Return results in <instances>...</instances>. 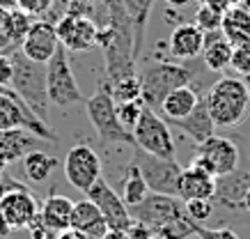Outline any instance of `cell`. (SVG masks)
I'll list each match as a JSON object with an SVG mask.
<instances>
[{
  "label": "cell",
  "mask_w": 250,
  "mask_h": 239,
  "mask_svg": "<svg viewBox=\"0 0 250 239\" xmlns=\"http://www.w3.org/2000/svg\"><path fill=\"white\" fill-rule=\"evenodd\" d=\"M202 5H209V7H213V9H218V12H228L229 9V2L228 0H202Z\"/></svg>",
  "instance_id": "40"
},
{
  "label": "cell",
  "mask_w": 250,
  "mask_h": 239,
  "mask_svg": "<svg viewBox=\"0 0 250 239\" xmlns=\"http://www.w3.org/2000/svg\"><path fill=\"white\" fill-rule=\"evenodd\" d=\"M39 214L37 200L25 186L12 189V191L0 196V216L7 223L9 230L14 228H28Z\"/></svg>",
  "instance_id": "14"
},
{
  "label": "cell",
  "mask_w": 250,
  "mask_h": 239,
  "mask_svg": "<svg viewBox=\"0 0 250 239\" xmlns=\"http://www.w3.org/2000/svg\"><path fill=\"white\" fill-rule=\"evenodd\" d=\"M167 127H174V129H182L184 136H188L195 145H200L202 140H207L209 136L216 133V124L211 120V113L207 108L205 97H200L195 104V108L190 110L186 117H179V120H166Z\"/></svg>",
  "instance_id": "19"
},
{
  "label": "cell",
  "mask_w": 250,
  "mask_h": 239,
  "mask_svg": "<svg viewBox=\"0 0 250 239\" xmlns=\"http://www.w3.org/2000/svg\"><path fill=\"white\" fill-rule=\"evenodd\" d=\"M216 193V177L209 175L207 170L197 168L195 163H188L186 168H182L179 182H177V198L182 202L186 200H211Z\"/></svg>",
  "instance_id": "17"
},
{
  "label": "cell",
  "mask_w": 250,
  "mask_h": 239,
  "mask_svg": "<svg viewBox=\"0 0 250 239\" xmlns=\"http://www.w3.org/2000/svg\"><path fill=\"white\" fill-rule=\"evenodd\" d=\"M83 2H92V0H83Z\"/></svg>",
  "instance_id": "49"
},
{
  "label": "cell",
  "mask_w": 250,
  "mask_h": 239,
  "mask_svg": "<svg viewBox=\"0 0 250 239\" xmlns=\"http://www.w3.org/2000/svg\"><path fill=\"white\" fill-rule=\"evenodd\" d=\"M5 166H7V161H5V159H2V154H0V177L5 175Z\"/></svg>",
  "instance_id": "46"
},
{
  "label": "cell",
  "mask_w": 250,
  "mask_h": 239,
  "mask_svg": "<svg viewBox=\"0 0 250 239\" xmlns=\"http://www.w3.org/2000/svg\"><path fill=\"white\" fill-rule=\"evenodd\" d=\"M149 193V186L145 182L143 173L138 170V166L133 161L126 166L124 177H122V200L126 202V207H133L138 202H143Z\"/></svg>",
  "instance_id": "27"
},
{
  "label": "cell",
  "mask_w": 250,
  "mask_h": 239,
  "mask_svg": "<svg viewBox=\"0 0 250 239\" xmlns=\"http://www.w3.org/2000/svg\"><path fill=\"white\" fill-rule=\"evenodd\" d=\"M64 175L74 189L85 193L101 177V159L90 145H74L64 159Z\"/></svg>",
  "instance_id": "12"
},
{
  "label": "cell",
  "mask_w": 250,
  "mask_h": 239,
  "mask_svg": "<svg viewBox=\"0 0 250 239\" xmlns=\"http://www.w3.org/2000/svg\"><path fill=\"white\" fill-rule=\"evenodd\" d=\"M60 46V39H58V32H55V25L44 21V19H39L35 21L30 28V32L25 35V39L21 42V53L25 58H30L35 62H46L53 58L55 48Z\"/></svg>",
  "instance_id": "15"
},
{
  "label": "cell",
  "mask_w": 250,
  "mask_h": 239,
  "mask_svg": "<svg viewBox=\"0 0 250 239\" xmlns=\"http://www.w3.org/2000/svg\"><path fill=\"white\" fill-rule=\"evenodd\" d=\"M133 221L147 225L156 237L163 239H188L193 235V221L184 212V202L177 196L147 193L143 202L129 207Z\"/></svg>",
  "instance_id": "1"
},
{
  "label": "cell",
  "mask_w": 250,
  "mask_h": 239,
  "mask_svg": "<svg viewBox=\"0 0 250 239\" xmlns=\"http://www.w3.org/2000/svg\"><path fill=\"white\" fill-rule=\"evenodd\" d=\"M12 129H25L46 143L58 145V136L48 127V122L39 120L9 85H0V131H12Z\"/></svg>",
  "instance_id": "6"
},
{
  "label": "cell",
  "mask_w": 250,
  "mask_h": 239,
  "mask_svg": "<svg viewBox=\"0 0 250 239\" xmlns=\"http://www.w3.org/2000/svg\"><path fill=\"white\" fill-rule=\"evenodd\" d=\"M197 92L190 87V85H182V87H174L172 92L166 94V99L161 101L159 113L163 120H179V117H186L195 108L197 104Z\"/></svg>",
  "instance_id": "24"
},
{
  "label": "cell",
  "mask_w": 250,
  "mask_h": 239,
  "mask_svg": "<svg viewBox=\"0 0 250 239\" xmlns=\"http://www.w3.org/2000/svg\"><path fill=\"white\" fill-rule=\"evenodd\" d=\"M250 186V163L248 166H239L236 170L216 177V193H213V202H218L225 209H243V196Z\"/></svg>",
  "instance_id": "16"
},
{
  "label": "cell",
  "mask_w": 250,
  "mask_h": 239,
  "mask_svg": "<svg viewBox=\"0 0 250 239\" xmlns=\"http://www.w3.org/2000/svg\"><path fill=\"white\" fill-rule=\"evenodd\" d=\"M32 23H35V16L25 14L16 7L12 9V35H14V46H21V42L25 39V35L30 32Z\"/></svg>",
  "instance_id": "32"
},
{
  "label": "cell",
  "mask_w": 250,
  "mask_h": 239,
  "mask_svg": "<svg viewBox=\"0 0 250 239\" xmlns=\"http://www.w3.org/2000/svg\"><path fill=\"white\" fill-rule=\"evenodd\" d=\"M85 196H87V200H92L99 207L101 216L106 218L108 228H113V230H129V225L133 223L129 207H126V202L122 200L120 193L115 191L104 177H99L85 191Z\"/></svg>",
  "instance_id": "11"
},
{
  "label": "cell",
  "mask_w": 250,
  "mask_h": 239,
  "mask_svg": "<svg viewBox=\"0 0 250 239\" xmlns=\"http://www.w3.org/2000/svg\"><path fill=\"white\" fill-rule=\"evenodd\" d=\"M12 60V83L9 87L21 97L32 113L48 122V90H46V65L35 62L21 53V48H16L9 53Z\"/></svg>",
  "instance_id": "3"
},
{
  "label": "cell",
  "mask_w": 250,
  "mask_h": 239,
  "mask_svg": "<svg viewBox=\"0 0 250 239\" xmlns=\"http://www.w3.org/2000/svg\"><path fill=\"white\" fill-rule=\"evenodd\" d=\"M184 212H186V216H188L193 223H205L213 214V200H202V198L186 200L184 202Z\"/></svg>",
  "instance_id": "31"
},
{
  "label": "cell",
  "mask_w": 250,
  "mask_h": 239,
  "mask_svg": "<svg viewBox=\"0 0 250 239\" xmlns=\"http://www.w3.org/2000/svg\"><path fill=\"white\" fill-rule=\"evenodd\" d=\"M108 87H110V97H113L115 104L143 101V83H140L138 71L136 74H126V76H122V78H117V81H113V83H108Z\"/></svg>",
  "instance_id": "29"
},
{
  "label": "cell",
  "mask_w": 250,
  "mask_h": 239,
  "mask_svg": "<svg viewBox=\"0 0 250 239\" xmlns=\"http://www.w3.org/2000/svg\"><path fill=\"white\" fill-rule=\"evenodd\" d=\"M140 83H143V101L145 106L159 110L161 101L166 99L167 92H172L174 87L188 85L193 78V69L177 65L166 58H154L152 62H147L143 71L138 74Z\"/></svg>",
  "instance_id": "4"
},
{
  "label": "cell",
  "mask_w": 250,
  "mask_h": 239,
  "mask_svg": "<svg viewBox=\"0 0 250 239\" xmlns=\"http://www.w3.org/2000/svg\"><path fill=\"white\" fill-rule=\"evenodd\" d=\"M207 108L211 113L216 129H234L248 117L250 94L241 78L223 76L205 94Z\"/></svg>",
  "instance_id": "2"
},
{
  "label": "cell",
  "mask_w": 250,
  "mask_h": 239,
  "mask_svg": "<svg viewBox=\"0 0 250 239\" xmlns=\"http://www.w3.org/2000/svg\"><path fill=\"white\" fill-rule=\"evenodd\" d=\"M46 90H48V101L60 108L85 104V94L78 87V81L69 62V51L62 44L55 48L53 58L46 62Z\"/></svg>",
  "instance_id": "7"
},
{
  "label": "cell",
  "mask_w": 250,
  "mask_h": 239,
  "mask_svg": "<svg viewBox=\"0 0 250 239\" xmlns=\"http://www.w3.org/2000/svg\"><path fill=\"white\" fill-rule=\"evenodd\" d=\"M241 81H243V85H246V90H248V94H250V74H246Z\"/></svg>",
  "instance_id": "47"
},
{
  "label": "cell",
  "mask_w": 250,
  "mask_h": 239,
  "mask_svg": "<svg viewBox=\"0 0 250 239\" xmlns=\"http://www.w3.org/2000/svg\"><path fill=\"white\" fill-rule=\"evenodd\" d=\"M71 228L83 232L87 239H104V235L108 232L106 218L101 216L97 205L92 200H87V198L74 202V209H71Z\"/></svg>",
  "instance_id": "20"
},
{
  "label": "cell",
  "mask_w": 250,
  "mask_h": 239,
  "mask_svg": "<svg viewBox=\"0 0 250 239\" xmlns=\"http://www.w3.org/2000/svg\"><path fill=\"white\" fill-rule=\"evenodd\" d=\"M229 2V7H236V5H246L248 0H228Z\"/></svg>",
  "instance_id": "45"
},
{
  "label": "cell",
  "mask_w": 250,
  "mask_h": 239,
  "mask_svg": "<svg viewBox=\"0 0 250 239\" xmlns=\"http://www.w3.org/2000/svg\"><path fill=\"white\" fill-rule=\"evenodd\" d=\"M85 110H87V117H90L92 127H94V131H97L99 140L104 145L133 147V136L117 117V106L110 97V87H108L106 81H101L97 92L92 94L90 99H85Z\"/></svg>",
  "instance_id": "5"
},
{
  "label": "cell",
  "mask_w": 250,
  "mask_h": 239,
  "mask_svg": "<svg viewBox=\"0 0 250 239\" xmlns=\"http://www.w3.org/2000/svg\"><path fill=\"white\" fill-rule=\"evenodd\" d=\"M193 235L197 239H239V235L229 228H207L202 223H193Z\"/></svg>",
  "instance_id": "35"
},
{
  "label": "cell",
  "mask_w": 250,
  "mask_h": 239,
  "mask_svg": "<svg viewBox=\"0 0 250 239\" xmlns=\"http://www.w3.org/2000/svg\"><path fill=\"white\" fill-rule=\"evenodd\" d=\"M188 2H193V0H166V5H170V7H184Z\"/></svg>",
  "instance_id": "42"
},
{
  "label": "cell",
  "mask_w": 250,
  "mask_h": 239,
  "mask_svg": "<svg viewBox=\"0 0 250 239\" xmlns=\"http://www.w3.org/2000/svg\"><path fill=\"white\" fill-rule=\"evenodd\" d=\"M243 209L250 214V186H248V191H246V196H243Z\"/></svg>",
  "instance_id": "44"
},
{
  "label": "cell",
  "mask_w": 250,
  "mask_h": 239,
  "mask_svg": "<svg viewBox=\"0 0 250 239\" xmlns=\"http://www.w3.org/2000/svg\"><path fill=\"white\" fill-rule=\"evenodd\" d=\"M152 239H163V237H156V235H154V237H152Z\"/></svg>",
  "instance_id": "48"
},
{
  "label": "cell",
  "mask_w": 250,
  "mask_h": 239,
  "mask_svg": "<svg viewBox=\"0 0 250 239\" xmlns=\"http://www.w3.org/2000/svg\"><path fill=\"white\" fill-rule=\"evenodd\" d=\"M104 239H129V235H126V230H113V228H108Z\"/></svg>",
  "instance_id": "41"
},
{
  "label": "cell",
  "mask_w": 250,
  "mask_h": 239,
  "mask_svg": "<svg viewBox=\"0 0 250 239\" xmlns=\"http://www.w3.org/2000/svg\"><path fill=\"white\" fill-rule=\"evenodd\" d=\"M193 19H195L193 23L202 32H216V30H220V25H223V12L209 7V5H202V7L195 12Z\"/></svg>",
  "instance_id": "30"
},
{
  "label": "cell",
  "mask_w": 250,
  "mask_h": 239,
  "mask_svg": "<svg viewBox=\"0 0 250 239\" xmlns=\"http://www.w3.org/2000/svg\"><path fill=\"white\" fill-rule=\"evenodd\" d=\"M71 209H74V200H69L67 196L51 193L39 207V221L44 223L46 230L55 235V232L71 228Z\"/></svg>",
  "instance_id": "22"
},
{
  "label": "cell",
  "mask_w": 250,
  "mask_h": 239,
  "mask_svg": "<svg viewBox=\"0 0 250 239\" xmlns=\"http://www.w3.org/2000/svg\"><path fill=\"white\" fill-rule=\"evenodd\" d=\"M53 239H87V237H85L83 232H78L76 228H67V230L58 232V237H53Z\"/></svg>",
  "instance_id": "39"
},
{
  "label": "cell",
  "mask_w": 250,
  "mask_h": 239,
  "mask_svg": "<svg viewBox=\"0 0 250 239\" xmlns=\"http://www.w3.org/2000/svg\"><path fill=\"white\" fill-rule=\"evenodd\" d=\"M223 35L228 37L232 46H243L250 44V9L243 5L229 7L223 14V25H220Z\"/></svg>",
  "instance_id": "25"
},
{
  "label": "cell",
  "mask_w": 250,
  "mask_h": 239,
  "mask_svg": "<svg viewBox=\"0 0 250 239\" xmlns=\"http://www.w3.org/2000/svg\"><path fill=\"white\" fill-rule=\"evenodd\" d=\"M190 163L207 170L213 177H220V175H228V173H232V170L241 166V150H239L236 140L213 133V136H209L197 145L195 159Z\"/></svg>",
  "instance_id": "9"
},
{
  "label": "cell",
  "mask_w": 250,
  "mask_h": 239,
  "mask_svg": "<svg viewBox=\"0 0 250 239\" xmlns=\"http://www.w3.org/2000/svg\"><path fill=\"white\" fill-rule=\"evenodd\" d=\"M229 67L236 71V74H250V44H243V46H234L232 48V60H229Z\"/></svg>",
  "instance_id": "36"
},
{
  "label": "cell",
  "mask_w": 250,
  "mask_h": 239,
  "mask_svg": "<svg viewBox=\"0 0 250 239\" xmlns=\"http://www.w3.org/2000/svg\"><path fill=\"white\" fill-rule=\"evenodd\" d=\"M53 5V0H19L16 7L30 16H44Z\"/></svg>",
  "instance_id": "37"
},
{
  "label": "cell",
  "mask_w": 250,
  "mask_h": 239,
  "mask_svg": "<svg viewBox=\"0 0 250 239\" xmlns=\"http://www.w3.org/2000/svg\"><path fill=\"white\" fill-rule=\"evenodd\" d=\"M14 46L12 35V9H0V53H5Z\"/></svg>",
  "instance_id": "34"
},
{
  "label": "cell",
  "mask_w": 250,
  "mask_h": 239,
  "mask_svg": "<svg viewBox=\"0 0 250 239\" xmlns=\"http://www.w3.org/2000/svg\"><path fill=\"white\" fill-rule=\"evenodd\" d=\"M205 48V32L195 23H179L170 32L167 53L172 60H195Z\"/></svg>",
  "instance_id": "18"
},
{
  "label": "cell",
  "mask_w": 250,
  "mask_h": 239,
  "mask_svg": "<svg viewBox=\"0 0 250 239\" xmlns=\"http://www.w3.org/2000/svg\"><path fill=\"white\" fill-rule=\"evenodd\" d=\"M55 32H58L60 44L67 51H87V48L97 46L99 25L90 16L64 14L55 23Z\"/></svg>",
  "instance_id": "13"
},
{
  "label": "cell",
  "mask_w": 250,
  "mask_h": 239,
  "mask_svg": "<svg viewBox=\"0 0 250 239\" xmlns=\"http://www.w3.org/2000/svg\"><path fill=\"white\" fill-rule=\"evenodd\" d=\"M232 44L228 42V37L223 35V30L216 32H205V48H202V58L209 71L220 74L223 69L229 67L232 60Z\"/></svg>",
  "instance_id": "23"
},
{
  "label": "cell",
  "mask_w": 250,
  "mask_h": 239,
  "mask_svg": "<svg viewBox=\"0 0 250 239\" xmlns=\"http://www.w3.org/2000/svg\"><path fill=\"white\" fill-rule=\"evenodd\" d=\"M19 0H0V9H16Z\"/></svg>",
  "instance_id": "43"
},
{
  "label": "cell",
  "mask_w": 250,
  "mask_h": 239,
  "mask_svg": "<svg viewBox=\"0 0 250 239\" xmlns=\"http://www.w3.org/2000/svg\"><path fill=\"white\" fill-rule=\"evenodd\" d=\"M131 161L143 173L145 182L152 193H166V196H177V182L182 175V166L177 159H163L143 152L140 147H133V159Z\"/></svg>",
  "instance_id": "10"
},
{
  "label": "cell",
  "mask_w": 250,
  "mask_h": 239,
  "mask_svg": "<svg viewBox=\"0 0 250 239\" xmlns=\"http://www.w3.org/2000/svg\"><path fill=\"white\" fill-rule=\"evenodd\" d=\"M9 83H12V60H9V55L0 53V85Z\"/></svg>",
  "instance_id": "38"
},
{
  "label": "cell",
  "mask_w": 250,
  "mask_h": 239,
  "mask_svg": "<svg viewBox=\"0 0 250 239\" xmlns=\"http://www.w3.org/2000/svg\"><path fill=\"white\" fill-rule=\"evenodd\" d=\"M124 12L131 21V30H133V53L136 58L140 55L143 48V39L147 32V23H149V12H152L154 0H122Z\"/></svg>",
  "instance_id": "26"
},
{
  "label": "cell",
  "mask_w": 250,
  "mask_h": 239,
  "mask_svg": "<svg viewBox=\"0 0 250 239\" xmlns=\"http://www.w3.org/2000/svg\"><path fill=\"white\" fill-rule=\"evenodd\" d=\"M58 166V159L51 154H46L44 150H35L30 154L23 156V170L32 184H44L51 177V173Z\"/></svg>",
  "instance_id": "28"
},
{
  "label": "cell",
  "mask_w": 250,
  "mask_h": 239,
  "mask_svg": "<svg viewBox=\"0 0 250 239\" xmlns=\"http://www.w3.org/2000/svg\"><path fill=\"white\" fill-rule=\"evenodd\" d=\"M133 147H140L143 152L154 156H163V159H174V140L170 133V127L163 117L154 110V108L145 106L140 117L136 120L133 129Z\"/></svg>",
  "instance_id": "8"
},
{
  "label": "cell",
  "mask_w": 250,
  "mask_h": 239,
  "mask_svg": "<svg viewBox=\"0 0 250 239\" xmlns=\"http://www.w3.org/2000/svg\"><path fill=\"white\" fill-rule=\"evenodd\" d=\"M42 140L35 133L25 131V129H12V131H0V154L7 163H14L23 159L25 154H30L35 150L42 147Z\"/></svg>",
  "instance_id": "21"
},
{
  "label": "cell",
  "mask_w": 250,
  "mask_h": 239,
  "mask_svg": "<svg viewBox=\"0 0 250 239\" xmlns=\"http://www.w3.org/2000/svg\"><path fill=\"white\" fill-rule=\"evenodd\" d=\"M117 106V117H120V122L126 127V129H133V124L136 120L140 117L145 108V101H129V104H115Z\"/></svg>",
  "instance_id": "33"
}]
</instances>
